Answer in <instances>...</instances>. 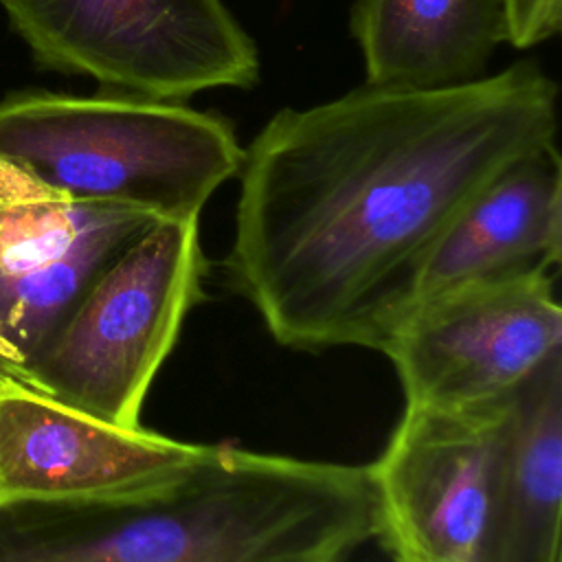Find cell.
<instances>
[{
    "label": "cell",
    "mask_w": 562,
    "mask_h": 562,
    "mask_svg": "<svg viewBox=\"0 0 562 562\" xmlns=\"http://www.w3.org/2000/svg\"><path fill=\"white\" fill-rule=\"evenodd\" d=\"M555 134L558 86L527 59L461 86L364 83L279 110L237 171L233 288L283 347L380 351L450 222Z\"/></svg>",
    "instance_id": "1"
},
{
    "label": "cell",
    "mask_w": 562,
    "mask_h": 562,
    "mask_svg": "<svg viewBox=\"0 0 562 562\" xmlns=\"http://www.w3.org/2000/svg\"><path fill=\"white\" fill-rule=\"evenodd\" d=\"M378 536L369 463L235 446L121 492L0 505V562H347Z\"/></svg>",
    "instance_id": "2"
},
{
    "label": "cell",
    "mask_w": 562,
    "mask_h": 562,
    "mask_svg": "<svg viewBox=\"0 0 562 562\" xmlns=\"http://www.w3.org/2000/svg\"><path fill=\"white\" fill-rule=\"evenodd\" d=\"M244 158L222 116L127 92L0 101V160L88 202L191 220Z\"/></svg>",
    "instance_id": "3"
},
{
    "label": "cell",
    "mask_w": 562,
    "mask_h": 562,
    "mask_svg": "<svg viewBox=\"0 0 562 562\" xmlns=\"http://www.w3.org/2000/svg\"><path fill=\"white\" fill-rule=\"evenodd\" d=\"M204 272L198 217L154 222L108 263L48 340L9 371L83 415L140 428L147 391L202 299Z\"/></svg>",
    "instance_id": "4"
},
{
    "label": "cell",
    "mask_w": 562,
    "mask_h": 562,
    "mask_svg": "<svg viewBox=\"0 0 562 562\" xmlns=\"http://www.w3.org/2000/svg\"><path fill=\"white\" fill-rule=\"evenodd\" d=\"M0 2L42 64L114 92L184 101L259 81V50L224 0Z\"/></svg>",
    "instance_id": "5"
},
{
    "label": "cell",
    "mask_w": 562,
    "mask_h": 562,
    "mask_svg": "<svg viewBox=\"0 0 562 562\" xmlns=\"http://www.w3.org/2000/svg\"><path fill=\"white\" fill-rule=\"evenodd\" d=\"M551 270L479 281L415 303L380 351L406 406L465 411L509 402L562 351V307Z\"/></svg>",
    "instance_id": "6"
},
{
    "label": "cell",
    "mask_w": 562,
    "mask_h": 562,
    "mask_svg": "<svg viewBox=\"0 0 562 562\" xmlns=\"http://www.w3.org/2000/svg\"><path fill=\"white\" fill-rule=\"evenodd\" d=\"M512 400L465 411L404 406L369 463L378 538L395 562H483Z\"/></svg>",
    "instance_id": "7"
},
{
    "label": "cell",
    "mask_w": 562,
    "mask_h": 562,
    "mask_svg": "<svg viewBox=\"0 0 562 562\" xmlns=\"http://www.w3.org/2000/svg\"><path fill=\"white\" fill-rule=\"evenodd\" d=\"M156 217L75 200L0 160V367H22Z\"/></svg>",
    "instance_id": "8"
},
{
    "label": "cell",
    "mask_w": 562,
    "mask_h": 562,
    "mask_svg": "<svg viewBox=\"0 0 562 562\" xmlns=\"http://www.w3.org/2000/svg\"><path fill=\"white\" fill-rule=\"evenodd\" d=\"M206 448L99 422L0 367V505L121 492L193 463Z\"/></svg>",
    "instance_id": "9"
},
{
    "label": "cell",
    "mask_w": 562,
    "mask_h": 562,
    "mask_svg": "<svg viewBox=\"0 0 562 562\" xmlns=\"http://www.w3.org/2000/svg\"><path fill=\"white\" fill-rule=\"evenodd\" d=\"M560 257L562 158L551 140L503 169L461 209L430 248L413 305L479 281L555 272Z\"/></svg>",
    "instance_id": "10"
},
{
    "label": "cell",
    "mask_w": 562,
    "mask_h": 562,
    "mask_svg": "<svg viewBox=\"0 0 562 562\" xmlns=\"http://www.w3.org/2000/svg\"><path fill=\"white\" fill-rule=\"evenodd\" d=\"M351 33L371 86H461L507 42L505 0H358Z\"/></svg>",
    "instance_id": "11"
},
{
    "label": "cell",
    "mask_w": 562,
    "mask_h": 562,
    "mask_svg": "<svg viewBox=\"0 0 562 562\" xmlns=\"http://www.w3.org/2000/svg\"><path fill=\"white\" fill-rule=\"evenodd\" d=\"M562 351L514 395L483 562H560Z\"/></svg>",
    "instance_id": "12"
},
{
    "label": "cell",
    "mask_w": 562,
    "mask_h": 562,
    "mask_svg": "<svg viewBox=\"0 0 562 562\" xmlns=\"http://www.w3.org/2000/svg\"><path fill=\"white\" fill-rule=\"evenodd\" d=\"M507 44L533 48L560 31L562 0H505Z\"/></svg>",
    "instance_id": "13"
}]
</instances>
